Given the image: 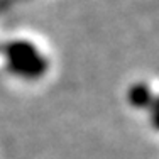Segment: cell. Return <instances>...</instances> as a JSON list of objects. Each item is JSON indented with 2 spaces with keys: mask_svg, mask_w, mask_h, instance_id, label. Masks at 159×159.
Instances as JSON below:
<instances>
[{
  "mask_svg": "<svg viewBox=\"0 0 159 159\" xmlns=\"http://www.w3.org/2000/svg\"><path fill=\"white\" fill-rule=\"evenodd\" d=\"M127 107L159 142V76H142L127 90Z\"/></svg>",
  "mask_w": 159,
  "mask_h": 159,
  "instance_id": "1",
  "label": "cell"
}]
</instances>
